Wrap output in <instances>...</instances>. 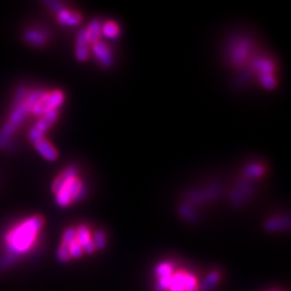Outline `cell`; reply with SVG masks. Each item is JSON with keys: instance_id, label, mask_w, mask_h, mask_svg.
I'll return each instance as SVG.
<instances>
[{"instance_id": "obj_15", "label": "cell", "mask_w": 291, "mask_h": 291, "mask_svg": "<svg viewBox=\"0 0 291 291\" xmlns=\"http://www.w3.org/2000/svg\"><path fill=\"white\" fill-rule=\"evenodd\" d=\"M185 272H178L176 274H173L171 279L170 288L171 291H185V279H186Z\"/></svg>"}, {"instance_id": "obj_11", "label": "cell", "mask_w": 291, "mask_h": 291, "mask_svg": "<svg viewBox=\"0 0 291 291\" xmlns=\"http://www.w3.org/2000/svg\"><path fill=\"white\" fill-rule=\"evenodd\" d=\"M86 38H88L89 44H94L96 42L100 41L101 37V25L99 21L94 19L90 23L88 28H85Z\"/></svg>"}, {"instance_id": "obj_18", "label": "cell", "mask_w": 291, "mask_h": 291, "mask_svg": "<svg viewBox=\"0 0 291 291\" xmlns=\"http://www.w3.org/2000/svg\"><path fill=\"white\" fill-rule=\"evenodd\" d=\"M47 93H48V92H45L43 90H35L33 92H30L29 94H27L25 101H26V103L30 107H33L34 105L39 103V101L41 100L45 95H47Z\"/></svg>"}, {"instance_id": "obj_24", "label": "cell", "mask_w": 291, "mask_h": 291, "mask_svg": "<svg viewBox=\"0 0 291 291\" xmlns=\"http://www.w3.org/2000/svg\"><path fill=\"white\" fill-rule=\"evenodd\" d=\"M259 80L264 88H267L269 90L274 89L275 85H276L273 75H259Z\"/></svg>"}, {"instance_id": "obj_14", "label": "cell", "mask_w": 291, "mask_h": 291, "mask_svg": "<svg viewBox=\"0 0 291 291\" xmlns=\"http://www.w3.org/2000/svg\"><path fill=\"white\" fill-rule=\"evenodd\" d=\"M253 67L259 75H273L274 64L268 59H257L253 62Z\"/></svg>"}, {"instance_id": "obj_7", "label": "cell", "mask_w": 291, "mask_h": 291, "mask_svg": "<svg viewBox=\"0 0 291 291\" xmlns=\"http://www.w3.org/2000/svg\"><path fill=\"white\" fill-rule=\"evenodd\" d=\"M58 118V111L50 110L41 116V118H40L39 121H37V123L35 124L34 127H36L38 131H40L44 134V133L55 123Z\"/></svg>"}, {"instance_id": "obj_17", "label": "cell", "mask_w": 291, "mask_h": 291, "mask_svg": "<svg viewBox=\"0 0 291 291\" xmlns=\"http://www.w3.org/2000/svg\"><path fill=\"white\" fill-rule=\"evenodd\" d=\"M101 34H104V36L110 39H114L119 36L120 28L118 24H116L115 22H106L101 27Z\"/></svg>"}, {"instance_id": "obj_26", "label": "cell", "mask_w": 291, "mask_h": 291, "mask_svg": "<svg viewBox=\"0 0 291 291\" xmlns=\"http://www.w3.org/2000/svg\"><path fill=\"white\" fill-rule=\"evenodd\" d=\"M68 252H69V254H70V258H74V259H78L84 253L83 252V248L80 246V245L78 244V242H77V241L71 244V245H69Z\"/></svg>"}, {"instance_id": "obj_31", "label": "cell", "mask_w": 291, "mask_h": 291, "mask_svg": "<svg viewBox=\"0 0 291 291\" xmlns=\"http://www.w3.org/2000/svg\"><path fill=\"white\" fill-rule=\"evenodd\" d=\"M28 137H29V140L32 141L34 145H36L37 142H39L40 140H42L44 138V134L40 131H38L36 127H33V129L29 132Z\"/></svg>"}, {"instance_id": "obj_19", "label": "cell", "mask_w": 291, "mask_h": 291, "mask_svg": "<svg viewBox=\"0 0 291 291\" xmlns=\"http://www.w3.org/2000/svg\"><path fill=\"white\" fill-rule=\"evenodd\" d=\"M92 243H93L95 249L103 250L107 244L106 234L103 231H96L92 236Z\"/></svg>"}, {"instance_id": "obj_10", "label": "cell", "mask_w": 291, "mask_h": 291, "mask_svg": "<svg viewBox=\"0 0 291 291\" xmlns=\"http://www.w3.org/2000/svg\"><path fill=\"white\" fill-rule=\"evenodd\" d=\"M24 38L28 43L38 48L43 47V45L47 43V40H48L47 36H45L43 33H40L38 30H35V29L27 30V32L24 34Z\"/></svg>"}, {"instance_id": "obj_16", "label": "cell", "mask_w": 291, "mask_h": 291, "mask_svg": "<svg viewBox=\"0 0 291 291\" xmlns=\"http://www.w3.org/2000/svg\"><path fill=\"white\" fill-rule=\"evenodd\" d=\"M289 227V221L285 220V219H279V218H273L270 219L264 224L265 230H268L270 232L274 231H280V230H284Z\"/></svg>"}, {"instance_id": "obj_29", "label": "cell", "mask_w": 291, "mask_h": 291, "mask_svg": "<svg viewBox=\"0 0 291 291\" xmlns=\"http://www.w3.org/2000/svg\"><path fill=\"white\" fill-rule=\"evenodd\" d=\"M58 258L59 261H62V262L69 261L71 258H70V254H69L67 246H65V245L60 244V246L58 247Z\"/></svg>"}, {"instance_id": "obj_3", "label": "cell", "mask_w": 291, "mask_h": 291, "mask_svg": "<svg viewBox=\"0 0 291 291\" xmlns=\"http://www.w3.org/2000/svg\"><path fill=\"white\" fill-rule=\"evenodd\" d=\"M56 194V203L60 207L69 206L73 202L80 201L85 196V189L78 177L71 178Z\"/></svg>"}, {"instance_id": "obj_4", "label": "cell", "mask_w": 291, "mask_h": 291, "mask_svg": "<svg viewBox=\"0 0 291 291\" xmlns=\"http://www.w3.org/2000/svg\"><path fill=\"white\" fill-rule=\"evenodd\" d=\"M65 100L64 93L60 91H53V92H48L47 95H45L43 98L34 105L30 109V114L35 116H40L44 115L45 112L50 110H58L60 106L63 105Z\"/></svg>"}, {"instance_id": "obj_5", "label": "cell", "mask_w": 291, "mask_h": 291, "mask_svg": "<svg viewBox=\"0 0 291 291\" xmlns=\"http://www.w3.org/2000/svg\"><path fill=\"white\" fill-rule=\"evenodd\" d=\"M92 50H93V53L96 56V58L99 60L101 65L104 66H110L112 63V55L111 51L108 45L106 43L98 41L92 45Z\"/></svg>"}, {"instance_id": "obj_1", "label": "cell", "mask_w": 291, "mask_h": 291, "mask_svg": "<svg viewBox=\"0 0 291 291\" xmlns=\"http://www.w3.org/2000/svg\"><path fill=\"white\" fill-rule=\"evenodd\" d=\"M43 226V219L40 216L30 217L19 223L6 235V250L12 256L23 254L32 249L37 239L38 233Z\"/></svg>"}, {"instance_id": "obj_27", "label": "cell", "mask_w": 291, "mask_h": 291, "mask_svg": "<svg viewBox=\"0 0 291 291\" xmlns=\"http://www.w3.org/2000/svg\"><path fill=\"white\" fill-rule=\"evenodd\" d=\"M76 56L80 62H84L89 58V49L85 45H76Z\"/></svg>"}, {"instance_id": "obj_28", "label": "cell", "mask_w": 291, "mask_h": 291, "mask_svg": "<svg viewBox=\"0 0 291 291\" xmlns=\"http://www.w3.org/2000/svg\"><path fill=\"white\" fill-rule=\"evenodd\" d=\"M26 96H27L26 89L23 88V86H21V88H19L17 90V92H15V96H14L15 107L19 106V105H21L22 103H24L25 99H26Z\"/></svg>"}, {"instance_id": "obj_13", "label": "cell", "mask_w": 291, "mask_h": 291, "mask_svg": "<svg viewBox=\"0 0 291 291\" xmlns=\"http://www.w3.org/2000/svg\"><path fill=\"white\" fill-rule=\"evenodd\" d=\"M76 241L78 242L81 247H84L85 245H88L90 242H92V236H91V231L89 228L82 224V226H79L76 229Z\"/></svg>"}, {"instance_id": "obj_6", "label": "cell", "mask_w": 291, "mask_h": 291, "mask_svg": "<svg viewBox=\"0 0 291 291\" xmlns=\"http://www.w3.org/2000/svg\"><path fill=\"white\" fill-rule=\"evenodd\" d=\"M77 175H78V171H77V168L75 166L67 167L62 174H60V175H58L55 178V180L53 181V185H52V191L54 193H58L66 182L70 180L71 178L77 177Z\"/></svg>"}, {"instance_id": "obj_21", "label": "cell", "mask_w": 291, "mask_h": 291, "mask_svg": "<svg viewBox=\"0 0 291 291\" xmlns=\"http://www.w3.org/2000/svg\"><path fill=\"white\" fill-rule=\"evenodd\" d=\"M234 62L239 64L242 63L243 60L246 58L247 56V44L244 43V44H241L237 49H235V51H234Z\"/></svg>"}, {"instance_id": "obj_9", "label": "cell", "mask_w": 291, "mask_h": 291, "mask_svg": "<svg viewBox=\"0 0 291 291\" xmlns=\"http://www.w3.org/2000/svg\"><path fill=\"white\" fill-rule=\"evenodd\" d=\"M58 21L64 26H76L82 21L81 15L77 12H71L69 10L65 9L58 14Z\"/></svg>"}, {"instance_id": "obj_22", "label": "cell", "mask_w": 291, "mask_h": 291, "mask_svg": "<svg viewBox=\"0 0 291 291\" xmlns=\"http://www.w3.org/2000/svg\"><path fill=\"white\" fill-rule=\"evenodd\" d=\"M263 167L260 165H249L245 170V175L249 178H258L263 175Z\"/></svg>"}, {"instance_id": "obj_30", "label": "cell", "mask_w": 291, "mask_h": 291, "mask_svg": "<svg viewBox=\"0 0 291 291\" xmlns=\"http://www.w3.org/2000/svg\"><path fill=\"white\" fill-rule=\"evenodd\" d=\"M47 6L49 7V9L51 10V11H53L55 13H59L60 11H63V10H65V6L63 2H59V1H55V0H48V1L44 2Z\"/></svg>"}, {"instance_id": "obj_23", "label": "cell", "mask_w": 291, "mask_h": 291, "mask_svg": "<svg viewBox=\"0 0 291 291\" xmlns=\"http://www.w3.org/2000/svg\"><path fill=\"white\" fill-rule=\"evenodd\" d=\"M75 242H76V229L68 228L63 234L62 244L68 247L69 245H71Z\"/></svg>"}, {"instance_id": "obj_32", "label": "cell", "mask_w": 291, "mask_h": 291, "mask_svg": "<svg viewBox=\"0 0 291 291\" xmlns=\"http://www.w3.org/2000/svg\"><path fill=\"white\" fill-rule=\"evenodd\" d=\"M269 291H278V290H274V289H273V290H269Z\"/></svg>"}, {"instance_id": "obj_20", "label": "cell", "mask_w": 291, "mask_h": 291, "mask_svg": "<svg viewBox=\"0 0 291 291\" xmlns=\"http://www.w3.org/2000/svg\"><path fill=\"white\" fill-rule=\"evenodd\" d=\"M155 274L159 278L172 276L173 275V265L171 263H160L155 269Z\"/></svg>"}, {"instance_id": "obj_8", "label": "cell", "mask_w": 291, "mask_h": 291, "mask_svg": "<svg viewBox=\"0 0 291 291\" xmlns=\"http://www.w3.org/2000/svg\"><path fill=\"white\" fill-rule=\"evenodd\" d=\"M35 148L45 160L54 161L58 159V151H56L55 148L45 138L37 142V144L35 145Z\"/></svg>"}, {"instance_id": "obj_12", "label": "cell", "mask_w": 291, "mask_h": 291, "mask_svg": "<svg viewBox=\"0 0 291 291\" xmlns=\"http://www.w3.org/2000/svg\"><path fill=\"white\" fill-rule=\"evenodd\" d=\"M219 280H220V274L216 271H213V272L207 274V276L203 280L197 291H211L219 283Z\"/></svg>"}, {"instance_id": "obj_2", "label": "cell", "mask_w": 291, "mask_h": 291, "mask_svg": "<svg viewBox=\"0 0 291 291\" xmlns=\"http://www.w3.org/2000/svg\"><path fill=\"white\" fill-rule=\"evenodd\" d=\"M30 107L26 101L15 107V109L10 116L8 122L0 130V148H4L17 130L23 123L24 119L30 114Z\"/></svg>"}, {"instance_id": "obj_25", "label": "cell", "mask_w": 291, "mask_h": 291, "mask_svg": "<svg viewBox=\"0 0 291 291\" xmlns=\"http://www.w3.org/2000/svg\"><path fill=\"white\" fill-rule=\"evenodd\" d=\"M197 280L192 274H186L185 291H197Z\"/></svg>"}]
</instances>
